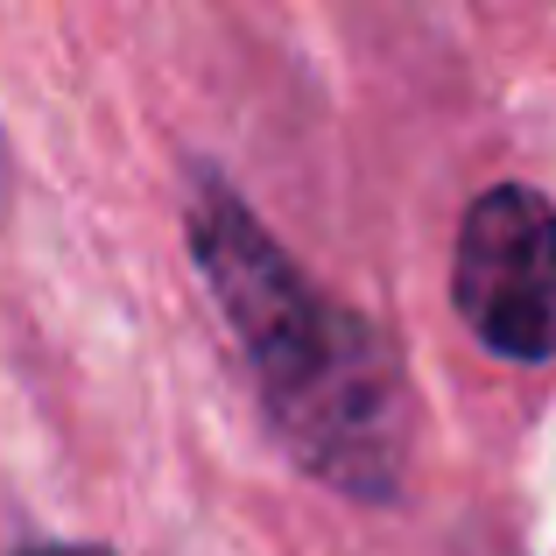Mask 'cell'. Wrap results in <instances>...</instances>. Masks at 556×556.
<instances>
[{
	"label": "cell",
	"instance_id": "obj_3",
	"mask_svg": "<svg viewBox=\"0 0 556 556\" xmlns=\"http://www.w3.org/2000/svg\"><path fill=\"white\" fill-rule=\"evenodd\" d=\"M22 556H113V549H99V543H36Z\"/></svg>",
	"mask_w": 556,
	"mask_h": 556
},
{
	"label": "cell",
	"instance_id": "obj_1",
	"mask_svg": "<svg viewBox=\"0 0 556 556\" xmlns=\"http://www.w3.org/2000/svg\"><path fill=\"white\" fill-rule=\"evenodd\" d=\"M190 261L247 353L282 451L353 501H394L408 472V374L388 331L311 282L212 169L190 177Z\"/></svg>",
	"mask_w": 556,
	"mask_h": 556
},
{
	"label": "cell",
	"instance_id": "obj_2",
	"mask_svg": "<svg viewBox=\"0 0 556 556\" xmlns=\"http://www.w3.org/2000/svg\"><path fill=\"white\" fill-rule=\"evenodd\" d=\"M451 303L493 359H556V204L529 184H493L458 226Z\"/></svg>",
	"mask_w": 556,
	"mask_h": 556
}]
</instances>
